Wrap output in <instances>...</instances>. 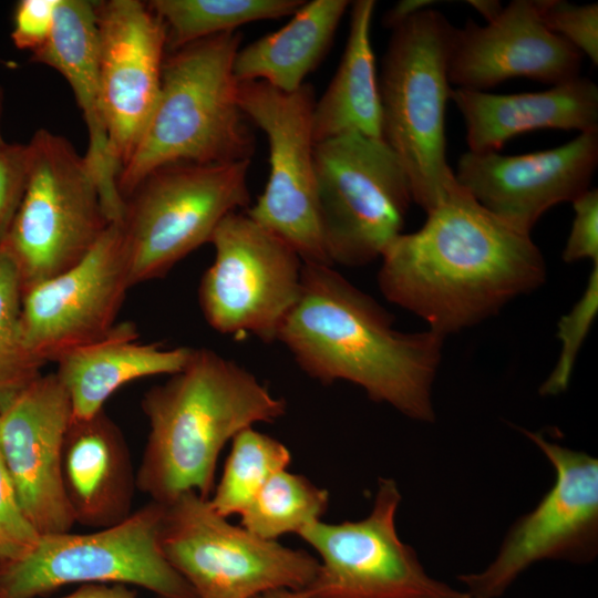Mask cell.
I'll return each instance as SVG.
<instances>
[{
	"label": "cell",
	"instance_id": "cell-1",
	"mask_svg": "<svg viewBox=\"0 0 598 598\" xmlns=\"http://www.w3.org/2000/svg\"><path fill=\"white\" fill-rule=\"evenodd\" d=\"M416 231L381 255L380 291L446 337L537 289L546 264L530 233L478 204L455 179Z\"/></svg>",
	"mask_w": 598,
	"mask_h": 598
},
{
	"label": "cell",
	"instance_id": "cell-2",
	"mask_svg": "<svg viewBox=\"0 0 598 598\" xmlns=\"http://www.w3.org/2000/svg\"><path fill=\"white\" fill-rule=\"evenodd\" d=\"M444 339L430 329L396 330L392 315L332 266L303 264L299 298L276 341L311 379L351 382L375 402L433 422Z\"/></svg>",
	"mask_w": 598,
	"mask_h": 598
},
{
	"label": "cell",
	"instance_id": "cell-3",
	"mask_svg": "<svg viewBox=\"0 0 598 598\" xmlns=\"http://www.w3.org/2000/svg\"><path fill=\"white\" fill-rule=\"evenodd\" d=\"M141 405L150 433L136 488L161 504L187 492L208 498L226 443L286 412L285 400L255 374L206 348H194L185 368L151 388Z\"/></svg>",
	"mask_w": 598,
	"mask_h": 598
},
{
	"label": "cell",
	"instance_id": "cell-4",
	"mask_svg": "<svg viewBox=\"0 0 598 598\" xmlns=\"http://www.w3.org/2000/svg\"><path fill=\"white\" fill-rule=\"evenodd\" d=\"M240 43L241 34L230 31L166 54L154 111L117 177L123 200L147 174L166 164L250 162L255 136L234 74Z\"/></svg>",
	"mask_w": 598,
	"mask_h": 598
},
{
	"label": "cell",
	"instance_id": "cell-5",
	"mask_svg": "<svg viewBox=\"0 0 598 598\" xmlns=\"http://www.w3.org/2000/svg\"><path fill=\"white\" fill-rule=\"evenodd\" d=\"M454 29L440 11L415 13L392 29L378 76L381 138L400 161L413 202L425 213L455 182L445 137Z\"/></svg>",
	"mask_w": 598,
	"mask_h": 598
},
{
	"label": "cell",
	"instance_id": "cell-6",
	"mask_svg": "<svg viewBox=\"0 0 598 598\" xmlns=\"http://www.w3.org/2000/svg\"><path fill=\"white\" fill-rule=\"evenodd\" d=\"M249 165L171 163L136 185L117 221L132 287L164 277L209 243L228 214L248 207Z\"/></svg>",
	"mask_w": 598,
	"mask_h": 598
},
{
	"label": "cell",
	"instance_id": "cell-7",
	"mask_svg": "<svg viewBox=\"0 0 598 598\" xmlns=\"http://www.w3.org/2000/svg\"><path fill=\"white\" fill-rule=\"evenodd\" d=\"M24 194L8 234L23 292L80 262L111 225L83 155L39 128L29 143Z\"/></svg>",
	"mask_w": 598,
	"mask_h": 598
},
{
	"label": "cell",
	"instance_id": "cell-8",
	"mask_svg": "<svg viewBox=\"0 0 598 598\" xmlns=\"http://www.w3.org/2000/svg\"><path fill=\"white\" fill-rule=\"evenodd\" d=\"M317 196L332 266L380 258L413 202L409 178L382 138L348 133L315 144Z\"/></svg>",
	"mask_w": 598,
	"mask_h": 598
},
{
	"label": "cell",
	"instance_id": "cell-9",
	"mask_svg": "<svg viewBox=\"0 0 598 598\" xmlns=\"http://www.w3.org/2000/svg\"><path fill=\"white\" fill-rule=\"evenodd\" d=\"M162 551L195 598H255L274 589L302 590L319 560L227 522L195 492L164 504Z\"/></svg>",
	"mask_w": 598,
	"mask_h": 598
},
{
	"label": "cell",
	"instance_id": "cell-10",
	"mask_svg": "<svg viewBox=\"0 0 598 598\" xmlns=\"http://www.w3.org/2000/svg\"><path fill=\"white\" fill-rule=\"evenodd\" d=\"M164 507L151 501L123 522L93 533L42 535L25 558L0 566V598H37L90 582L136 585L159 598H195L162 551Z\"/></svg>",
	"mask_w": 598,
	"mask_h": 598
},
{
	"label": "cell",
	"instance_id": "cell-11",
	"mask_svg": "<svg viewBox=\"0 0 598 598\" xmlns=\"http://www.w3.org/2000/svg\"><path fill=\"white\" fill-rule=\"evenodd\" d=\"M209 243L215 259L198 287L207 323L221 334L276 341L301 290L297 251L246 212L228 214Z\"/></svg>",
	"mask_w": 598,
	"mask_h": 598
},
{
	"label": "cell",
	"instance_id": "cell-12",
	"mask_svg": "<svg viewBox=\"0 0 598 598\" xmlns=\"http://www.w3.org/2000/svg\"><path fill=\"white\" fill-rule=\"evenodd\" d=\"M555 470V483L508 529L493 561L460 575L468 598H498L532 565L543 560L592 561L598 553V460L524 430Z\"/></svg>",
	"mask_w": 598,
	"mask_h": 598
},
{
	"label": "cell",
	"instance_id": "cell-13",
	"mask_svg": "<svg viewBox=\"0 0 598 598\" xmlns=\"http://www.w3.org/2000/svg\"><path fill=\"white\" fill-rule=\"evenodd\" d=\"M238 100L269 144V177L246 214L288 243L303 264L332 266L317 196L312 85L287 93L262 81L238 82Z\"/></svg>",
	"mask_w": 598,
	"mask_h": 598
},
{
	"label": "cell",
	"instance_id": "cell-14",
	"mask_svg": "<svg viewBox=\"0 0 598 598\" xmlns=\"http://www.w3.org/2000/svg\"><path fill=\"white\" fill-rule=\"evenodd\" d=\"M401 493L380 478L370 514L355 522L317 520L298 535L320 556L305 598H468L429 575L415 550L396 532Z\"/></svg>",
	"mask_w": 598,
	"mask_h": 598
},
{
	"label": "cell",
	"instance_id": "cell-15",
	"mask_svg": "<svg viewBox=\"0 0 598 598\" xmlns=\"http://www.w3.org/2000/svg\"><path fill=\"white\" fill-rule=\"evenodd\" d=\"M131 287L120 228L111 223L80 262L23 292L28 349L45 364L103 339L116 324Z\"/></svg>",
	"mask_w": 598,
	"mask_h": 598
},
{
	"label": "cell",
	"instance_id": "cell-16",
	"mask_svg": "<svg viewBox=\"0 0 598 598\" xmlns=\"http://www.w3.org/2000/svg\"><path fill=\"white\" fill-rule=\"evenodd\" d=\"M97 62L110 150L120 172L158 99L166 30L147 2L95 1Z\"/></svg>",
	"mask_w": 598,
	"mask_h": 598
},
{
	"label": "cell",
	"instance_id": "cell-17",
	"mask_svg": "<svg viewBox=\"0 0 598 598\" xmlns=\"http://www.w3.org/2000/svg\"><path fill=\"white\" fill-rule=\"evenodd\" d=\"M73 413L55 373L40 374L0 410V456L20 504L41 535L75 524L62 481V451Z\"/></svg>",
	"mask_w": 598,
	"mask_h": 598
},
{
	"label": "cell",
	"instance_id": "cell-18",
	"mask_svg": "<svg viewBox=\"0 0 598 598\" xmlns=\"http://www.w3.org/2000/svg\"><path fill=\"white\" fill-rule=\"evenodd\" d=\"M597 164L598 131H591L529 154L468 151L460 156L454 176L484 208L530 233L549 208L589 189Z\"/></svg>",
	"mask_w": 598,
	"mask_h": 598
},
{
	"label": "cell",
	"instance_id": "cell-19",
	"mask_svg": "<svg viewBox=\"0 0 598 598\" xmlns=\"http://www.w3.org/2000/svg\"><path fill=\"white\" fill-rule=\"evenodd\" d=\"M582 54L542 21L536 0H514L486 25L454 29L447 74L457 89L484 91L515 78L557 85L579 76Z\"/></svg>",
	"mask_w": 598,
	"mask_h": 598
},
{
	"label": "cell",
	"instance_id": "cell-20",
	"mask_svg": "<svg viewBox=\"0 0 598 598\" xmlns=\"http://www.w3.org/2000/svg\"><path fill=\"white\" fill-rule=\"evenodd\" d=\"M31 61L59 72L72 89L89 135L84 158L111 223H117L124 202L117 189L120 169L113 161L105 123L97 62L95 1L60 0L48 42Z\"/></svg>",
	"mask_w": 598,
	"mask_h": 598
},
{
	"label": "cell",
	"instance_id": "cell-21",
	"mask_svg": "<svg viewBox=\"0 0 598 598\" xmlns=\"http://www.w3.org/2000/svg\"><path fill=\"white\" fill-rule=\"evenodd\" d=\"M462 114L468 151L497 152L512 137L544 128L598 131V86L577 76L548 90L514 94L452 89Z\"/></svg>",
	"mask_w": 598,
	"mask_h": 598
},
{
	"label": "cell",
	"instance_id": "cell-22",
	"mask_svg": "<svg viewBox=\"0 0 598 598\" xmlns=\"http://www.w3.org/2000/svg\"><path fill=\"white\" fill-rule=\"evenodd\" d=\"M62 481L75 524L101 529L131 515L136 474L125 439L104 410L87 419L72 416Z\"/></svg>",
	"mask_w": 598,
	"mask_h": 598
},
{
	"label": "cell",
	"instance_id": "cell-23",
	"mask_svg": "<svg viewBox=\"0 0 598 598\" xmlns=\"http://www.w3.org/2000/svg\"><path fill=\"white\" fill-rule=\"evenodd\" d=\"M136 326L116 323L103 339L76 349L56 361L54 372L64 386L73 417L87 419L103 410L121 386L151 375H172L185 368L194 348H165L137 341Z\"/></svg>",
	"mask_w": 598,
	"mask_h": 598
},
{
	"label": "cell",
	"instance_id": "cell-24",
	"mask_svg": "<svg viewBox=\"0 0 598 598\" xmlns=\"http://www.w3.org/2000/svg\"><path fill=\"white\" fill-rule=\"evenodd\" d=\"M350 3L305 1L281 29L238 50L234 61L236 80L262 81L287 93L297 91L330 49Z\"/></svg>",
	"mask_w": 598,
	"mask_h": 598
},
{
	"label": "cell",
	"instance_id": "cell-25",
	"mask_svg": "<svg viewBox=\"0 0 598 598\" xmlns=\"http://www.w3.org/2000/svg\"><path fill=\"white\" fill-rule=\"evenodd\" d=\"M347 45L312 113L315 143L348 133L381 138V104L371 44L373 0L352 2Z\"/></svg>",
	"mask_w": 598,
	"mask_h": 598
},
{
	"label": "cell",
	"instance_id": "cell-26",
	"mask_svg": "<svg viewBox=\"0 0 598 598\" xmlns=\"http://www.w3.org/2000/svg\"><path fill=\"white\" fill-rule=\"evenodd\" d=\"M301 0H152L148 6L166 30V50L268 19L292 16Z\"/></svg>",
	"mask_w": 598,
	"mask_h": 598
},
{
	"label": "cell",
	"instance_id": "cell-27",
	"mask_svg": "<svg viewBox=\"0 0 598 598\" xmlns=\"http://www.w3.org/2000/svg\"><path fill=\"white\" fill-rule=\"evenodd\" d=\"M290 461L288 447L278 440L252 426L240 431L231 440L220 481L208 498L210 507L226 518L241 515L267 481Z\"/></svg>",
	"mask_w": 598,
	"mask_h": 598
},
{
	"label": "cell",
	"instance_id": "cell-28",
	"mask_svg": "<svg viewBox=\"0 0 598 598\" xmlns=\"http://www.w3.org/2000/svg\"><path fill=\"white\" fill-rule=\"evenodd\" d=\"M329 504V493L307 477L279 471L262 486L240 515V526L267 540L298 533L320 520Z\"/></svg>",
	"mask_w": 598,
	"mask_h": 598
},
{
	"label": "cell",
	"instance_id": "cell-29",
	"mask_svg": "<svg viewBox=\"0 0 598 598\" xmlns=\"http://www.w3.org/2000/svg\"><path fill=\"white\" fill-rule=\"evenodd\" d=\"M22 285L9 250L0 246V410L41 374L21 326Z\"/></svg>",
	"mask_w": 598,
	"mask_h": 598
},
{
	"label": "cell",
	"instance_id": "cell-30",
	"mask_svg": "<svg viewBox=\"0 0 598 598\" xmlns=\"http://www.w3.org/2000/svg\"><path fill=\"white\" fill-rule=\"evenodd\" d=\"M597 311L598 264H592L581 297L557 323L560 353L553 371L539 388L542 395H557L568 388L579 350L592 326Z\"/></svg>",
	"mask_w": 598,
	"mask_h": 598
},
{
	"label": "cell",
	"instance_id": "cell-31",
	"mask_svg": "<svg viewBox=\"0 0 598 598\" xmlns=\"http://www.w3.org/2000/svg\"><path fill=\"white\" fill-rule=\"evenodd\" d=\"M543 23L566 40L592 64H598V4H575L561 0H536Z\"/></svg>",
	"mask_w": 598,
	"mask_h": 598
},
{
	"label": "cell",
	"instance_id": "cell-32",
	"mask_svg": "<svg viewBox=\"0 0 598 598\" xmlns=\"http://www.w3.org/2000/svg\"><path fill=\"white\" fill-rule=\"evenodd\" d=\"M41 536L25 515L0 456V566L25 558Z\"/></svg>",
	"mask_w": 598,
	"mask_h": 598
},
{
	"label": "cell",
	"instance_id": "cell-33",
	"mask_svg": "<svg viewBox=\"0 0 598 598\" xmlns=\"http://www.w3.org/2000/svg\"><path fill=\"white\" fill-rule=\"evenodd\" d=\"M27 144L6 143L0 147V246L3 245L20 207L28 177Z\"/></svg>",
	"mask_w": 598,
	"mask_h": 598
},
{
	"label": "cell",
	"instance_id": "cell-34",
	"mask_svg": "<svg viewBox=\"0 0 598 598\" xmlns=\"http://www.w3.org/2000/svg\"><path fill=\"white\" fill-rule=\"evenodd\" d=\"M60 0H20L12 14L11 40L31 54L40 50L53 31Z\"/></svg>",
	"mask_w": 598,
	"mask_h": 598
},
{
	"label": "cell",
	"instance_id": "cell-35",
	"mask_svg": "<svg viewBox=\"0 0 598 598\" xmlns=\"http://www.w3.org/2000/svg\"><path fill=\"white\" fill-rule=\"evenodd\" d=\"M571 229L563 250L565 262L589 259L598 264V190L588 189L574 199Z\"/></svg>",
	"mask_w": 598,
	"mask_h": 598
},
{
	"label": "cell",
	"instance_id": "cell-36",
	"mask_svg": "<svg viewBox=\"0 0 598 598\" xmlns=\"http://www.w3.org/2000/svg\"><path fill=\"white\" fill-rule=\"evenodd\" d=\"M61 598H136V594L124 584L90 582Z\"/></svg>",
	"mask_w": 598,
	"mask_h": 598
},
{
	"label": "cell",
	"instance_id": "cell-37",
	"mask_svg": "<svg viewBox=\"0 0 598 598\" xmlns=\"http://www.w3.org/2000/svg\"><path fill=\"white\" fill-rule=\"evenodd\" d=\"M434 3L436 1L433 0H401L385 12L382 23L392 30L415 13L431 8Z\"/></svg>",
	"mask_w": 598,
	"mask_h": 598
},
{
	"label": "cell",
	"instance_id": "cell-38",
	"mask_svg": "<svg viewBox=\"0 0 598 598\" xmlns=\"http://www.w3.org/2000/svg\"><path fill=\"white\" fill-rule=\"evenodd\" d=\"M466 2L474 8L487 23L494 21L504 9L498 0H468Z\"/></svg>",
	"mask_w": 598,
	"mask_h": 598
},
{
	"label": "cell",
	"instance_id": "cell-39",
	"mask_svg": "<svg viewBox=\"0 0 598 598\" xmlns=\"http://www.w3.org/2000/svg\"><path fill=\"white\" fill-rule=\"evenodd\" d=\"M255 598H305L299 590H291L286 588L274 589L262 592Z\"/></svg>",
	"mask_w": 598,
	"mask_h": 598
},
{
	"label": "cell",
	"instance_id": "cell-40",
	"mask_svg": "<svg viewBox=\"0 0 598 598\" xmlns=\"http://www.w3.org/2000/svg\"><path fill=\"white\" fill-rule=\"evenodd\" d=\"M3 109H4V90L0 85V147L3 146L7 142L3 138L2 132H1V120L3 115Z\"/></svg>",
	"mask_w": 598,
	"mask_h": 598
}]
</instances>
